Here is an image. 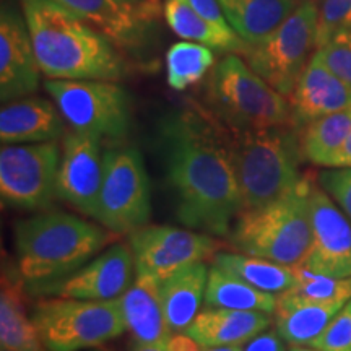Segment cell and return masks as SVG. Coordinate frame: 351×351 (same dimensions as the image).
Wrapping results in <instances>:
<instances>
[{"label": "cell", "mask_w": 351, "mask_h": 351, "mask_svg": "<svg viewBox=\"0 0 351 351\" xmlns=\"http://www.w3.org/2000/svg\"><path fill=\"white\" fill-rule=\"evenodd\" d=\"M75 12L117 49L150 47L163 15L161 0H57Z\"/></svg>", "instance_id": "4fadbf2b"}, {"label": "cell", "mask_w": 351, "mask_h": 351, "mask_svg": "<svg viewBox=\"0 0 351 351\" xmlns=\"http://www.w3.org/2000/svg\"><path fill=\"white\" fill-rule=\"evenodd\" d=\"M33 49L49 80L116 82L127 67L119 51L57 0H20Z\"/></svg>", "instance_id": "7a4b0ae2"}, {"label": "cell", "mask_w": 351, "mask_h": 351, "mask_svg": "<svg viewBox=\"0 0 351 351\" xmlns=\"http://www.w3.org/2000/svg\"><path fill=\"white\" fill-rule=\"evenodd\" d=\"M0 351H15V350H7V348H2Z\"/></svg>", "instance_id": "b9f144b4"}, {"label": "cell", "mask_w": 351, "mask_h": 351, "mask_svg": "<svg viewBox=\"0 0 351 351\" xmlns=\"http://www.w3.org/2000/svg\"><path fill=\"white\" fill-rule=\"evenodd\" d=\"M208 269L194 263L160 283V296L166 322L173 333H182L194 322L205 301Z\"/></svg>", "instance_id": "7402d4cb"}, {"label": "cell", "mask_w": 351, "mask_h": 351, "mask_svg": "<svg viewBox=\"0 0 351 351\" xmlns=\"http://www.w3.org/2000/svg\"><path fill=\"white\" fill-rule=\"evenodd\" d=\"M60 155L56 142L2 145L0 197L3 207L44 210L57 199Z\"/></svg>", "instance_id": "8fae6325"}, {"label": "cell", "mask_w": 351, "mask_h": 351, "mask_svg": "<svg viewBox=\"0 0 351 351\" xmlns=\"http://www.w3.org/2000/svg\"><path fill=\"white\" fill-rule=\"evenodd\" d=\"M96 221L116 234H132L147 226L152 215L150 182L137 148L114 147L103 153Z\"/></svg>", "instance_id": "30bf717a"}, {"label": "cell", "mask_w": 351, "mask_h": 351, "mask_svg": "<svg viewBox=\"0 0 351 351\" xmlns=\"http://www.w3.org/2000/svg\"><path fill=\"white\" fill-rule=\"evenodd\" d=\"M23 10L3 0L0 10V98L2 103L36 93L41 77Z\"/></svg>", "instance_id": "2e32d148"}, {"label": "cell", "mask_w": 351, "mask_h": 351, "mask_svg": "<svg viewBox=\"0 0 351 351\" xmlns=\"http://www.w3.org/2000/svg\"><path fill=\"white\" fill-rule=\"evenodd\" d=\"M289 104L291 125L302 129L315 119L351 108V86L314 54L289 96Z\"/></svg>", "instance_id": "ac0fdd59"}, {"label": "cell", "mask_w": 351, "mask_h": 351, "mask_svg": "<svg viewBox=\"0 0 351 351\" xmlns=\"http://www.w3.org/2000/svg\"><path fill=\"white\" fill-rule=\"evenodd\" d=\"M298 2H302V0H298Z\"/></svg>", "instance_id": "ee69618b"}, {"label": "cell", "mask_w": 351, "mask_h": 351, "mask_svg": "<svg viewBox=\"0 0 351 351\" xmlns=\"http://www.w3.org/2000/svg\"><path fill=\"white\" fill-rule=\"evenodd\" d=\"M130 351H171V350L168 348V345L166 343L147 345V343H137V341H134Z\"/></svg>", "instance_id": "f35d334b"}, {"label": "cell", "mask_w": 351, "mask_h": 351, "mask_svg": "<svg viewBox=\"0 0 351 351\" xmlns=\"http://www.w3.org/2000/svg\"><path fill=\"white\" fill-rule=\"evenodd\" d=\"M135 258L130 247L114 244L64 282L52 285L51 293L59 298L88 301L117 300L134 278Z\"/></svg>", "instance_id": "e0dca14e"}, {"label": "cell", "mask_w": 351, "mask_h": 351, "mask_svg": "<svg viewBox=\"0 0 351 351\" xmlns=\"http://www.w3.org/2000/svg\"><path fill=\"white\" fill-rule=\"evenodd\" d=\"M309 346L320 351H351V300Z\"/></svg>", "instance_id": "836d02e7"}, {"label": "cell", "mask_w": 351, "mask_h": 351, "mask_svg": "<svg viewBox=\"0 0 351 351\" xmlns=\"http://www.w3.org/2000/svg\"><path fill=\"white\" fill-rule=\"evenodd\" d=\"M106 230L64 212L38 213L15 225L19 278L39 283L72 275L108 243Z\"/></svg>", "instance_id": "3957f363"}, {"label": "cell", "mask_w": 351, "mask_h": 351, "mask_svg": "<svg viewBox=\"0 0 351 351\" xmlns=\"http://www.w3.org/2000/svg\"><path fill=\"white\" fill-rule=\"evenodd\" d=\"M163 15L171 32L186 41L204 44L215 51L243 52V54L249 47V44H245L234 29L218 28L197 15L181 0H165Z\"/></svg>", "instance_id": "484cf974"}, {"label": "cell", "mask_w": 351, "mask_h": 351, "mask_svg": "<svg viewBox=\"0 0 351 351\" xmlns=\"http://www.w3.org/2000/svg\"><path fill=\"white\" fill-rule=\"evenodd\" d=\"M278 296L261 291L245 283L238 276L228 274L213 265L208 270L207 288H205V307H221L234 311H258L275 314Z\"/></svg>", "instance_id": "83f0119b"}, {"label": "cell", "mask_w": 351, "mask_h": 351, "mask_svg": "<svg viewBox=\"0 0 351 351\" xmlns=\"http://www.w3.org/2000/svg\"><path fill=\"white\" fill-rule=\"evenodd\" d=\"M204 99L215 119L231 130L291 125V104L245 60L223 57L205 83Z\"/></svg>", "instance_id": "8992f818"}, {"label": "cell", "mask_w": 351, "mask_h": 351, "mask_svg": "<svg viewBox=\"0 0 351 351\" xmlns=\"http://www.w3.org/2000/svg\"><path fill=\"white\" fill-rule=\"evenodd\" d=\"M181 2L186 3L189 8H192L197 15H200L202 19H205L210 23L218 26V28H232V26L228 23L225 13H223L221 7H219L218 0H181Z\"/></svg>", "instance_id": "d590c367"}, {"label": "cell", "mask_w": 351, "mask_h": 351, "mask_svg": "<svg viewBox=\"0 0 351 351\" xmlns=\"http://www.w3.org/2000/svg\"><path fill=\"white\" fill-rule=\"evenodd\" d=\"M317 12L315 49L324 46L333 34L351 28V0H320Z\"/></svg>", "instance_id": "1f68e13d"}, {"label": "cell", "mask_w": 351, "mask_h": 351, "mask_svg": "<svg viewBox=\"0 0 351 351\" xmlns=\"http://www.w3.org/2000/svg\"><path fill=\"white\" fill-rule=\"evenodd\" d=\"M228 23L244 39L256 44L269 36L300 5L298 0H218Z\"/></svg>", "instance_id": "603a6c76"}, {"label": "cell", "mask_w": 351, "mask_h": 351, "mask_svg": "<svg viewBox=\"0 0 351 351\" xmlns=\"http://www.w3.org/2000/svg\"><path fill=\"white\" fill-rule=\"evenodd\" d=\"M313 243L302 269L335 278L351 276V219L319 181L309 194Z\"/></svg>", "instance_id": "5bb4252c"}, {"label": "cell", "mask_w": 351, "mask_h": 351, "mask_svg": "<svg viewBox=\"0 0 351 351\" xmlns=\"http://www.w3.org/2000/svg\"><path fill=\"white\" fill-rule=\"evenodd\" d=\"M213 265L238 276L261 291L276 296L295 287L298 282L295 267L271 262L269 258L247 256L243 252H217L213 257Z\"/></svg>", "instance_id": "4316f807"}, {"label": "cell", "mask_w": 351, "mask_h": 351, "mask_svg": "<svg viewBox=\"0 0 351 351\" xmlns=\"http://www.w3.org/2000/svg\"><path fill=\"white\" fill-rule=\"evenodd\" d=\"M328 168H351V132L346 137L345 143L341 145L339 153L333 156Z\"/></svg>", "instance_id": "74e56055"}, {"label": "cell", "mask_w": 351, "mask_h": 351, "mask_svg": "<svg viewBox=\"0 0 351 351\" xmlns=\"http://www.w3.org/2000/svg\"><path fill=\"white\" fill-rule=\"evenodd\" d=\"M125 330L134 341L147 345L166 343L173 335L166 322L160 283L150 276L135 275L134 283L117 298Z\"/></svg>", "instance_id": "ffe728a7"}, {"label": "cell", "mask_w": 351, "mask_h": 351, "mask_svg": "<svg viewBox=\"0 0 351 351\" xmlns=\"http://www.w3.org/2000/svg\"><path fill=\"white\" fill-rule=\"evenodd\" d=\"M91 351H101V350H91Z\"/></svg>", "instance_id": "7bdbcfd3"}, {"label": "cell", "mask_w": 351, "mask_h": 351, "mask_svg": "<svg viewBox=\"0 0 351 351\" xmlns=\"http://www.w3.org/2000/svg\"><path fill=\"white\" fill-rule=\"evenodd\" d=\"M101 142L95 135L77 130L65 135L57 176V199L91 218H96L103 186Z\"/></svg>", "instance_id": "9a60e30c"}, {"label": "cell", "mask_w": 351, "mask_h": 351, "mask_svg": "<svg viewBox=\"0 0 351 351\" xmlns=\"http://www.w3.org/2000/svg\"><path fill=\"white\" fill-rule=\"evenodd\" d=\"M288 351H320L317 348H314V346H304V345H291V348Z\"/></svg>", "instance_id": "60d3db41"}, {"label": "cell", "mask_w": 351, "mask_h": 351, "mask_svg": "<svg viewBox=\"0 0 351 351\" xmlns=\"http://www.w3.org/2000/svg\"><path fill=\"white\" fill-rule=\"evenodd\" d=\"M298 282L282 295L278 300L295 302H317V304H332V302H343L346 304L351 300V276L335 278L314 271L295 267Z\"/></svg>", "instance_id": "4dcf8cb0"}, {"label": "cell", "mask_w": 351, "mask_h": 351, "mask_svg": "<svg viewBox=\"0 0 351 351\" xmlns=\"http://www.w3.org/2000/svg\"><path fill=\"white\" fill-rule=\"evenodd\" d=\"M0 346L15 351H49L26 311L21 283L8 275L2 276L0 289Z\"/></svg>", "instance_id": "cb8c5ba5"}, {"label": "cell", "mask_w": 351, "mask_h": 351, "mask_svg": "<svg viewBox=\"0 0 351 351\" xmlns=\"http://www.w3.org/2000/svg\"><path fill=\"white\" fill-rule=\"evenodd\" d=\"M343 302L317 304V302H295L276 300V332L289 345L309 346L326 330L332 319L339 314Z\"/></svg>", "instance_id": "d4e9b609"}, {"label": "cell", "mask_w": 351, "mask_h": 351, "mask_svg": "<svg viewBox=\"0 0 351 351\" xmlns=\"http://www.w3.org/2000/svg\"><path fill=\"white\" fill-rule=\"evenodd\" d=\"M328 70L351 86V28L339 32L328 41L315 49Z\"/></svg>", "instance_id": "d6a6232c"}, {"label": "cell", "mask_w": 351, "mask_h": 351, "mask_svg": "<svg viewBox=\"0 0 351 351\" xmlns=\"http://www.w3.org/2000/svg\"><path fill=\"white\" fill-rule=\"evenodd\" d=\"M350 132L351 108L309 122L300 132L302 160L328 168L333 156L339 153Z\"/></svg>", "instance_id": "f1b7e54d"}, {"label": "cell", "mask_w": 351, "mask_h": 351, "mask_svg": "<svg viewBox=\"0 0 351 351\" xmlns=\"http://www.w3.org/2000/svg\"><path fill=\"white\" fill-rule=\"evenodd\" d=\"M137 275L165 282L186 267L215 257L218 244L207 232L173 226H143L130 234Z\"/></svg>", "instance_id": "7c38bea8"}, {"label": "cell", "mask_w": 351, "mask_h": 351, "mask_svg": "<svg viewBox=\"0 0 351 351\" xmlns=\"http://www.w3.org/2000/svg\"><path fill=\"white\" fill-rule=\"evenodd\" d=\"M202 351H244V346H212Z\"/></svg>", "instance_id": "ab89813d"}, {"label": "cell", "mask_w": 351, "mask_h": 351, "mask_svg": "<svg viewBox=\"0 0 351 351\" xmlns=\"http://www.w3.org/2000/svg\"><path fill=\"white\" fill-rule=\"evenodd\" d=\"M314 182L313 174L302 176L288 194L263 207L241 212L230 232L236 251L301 267L313 243L309 194Z\"/></svg>", "instance_id": "5b68a950"}, {"label": "cell", "mask_w": 351, "mask_h": 351, "mask_svg": "<svg viewBox=\"0 0 351 351\" xmlns=\"http://www.w3.org/2000/svg\"><path fill=\"white\" fill-rule=\"evenodd\" d=\"M44 88L73 130L117 142L132 124L130 98L106 80H47Z\"/></svg>", "instance_id": "ba28073f"}, {"label": "cell", "mask_w": 351, "mask_h": 351, "mask_svg": "<svg viewBox=\"0 0 351 351\" xmlns=\"http://www.w3.org/2000/svg\"><path fill=\"white\" fill-rule=\"evenodd\" d=\"M158 137L179 221L210 236H230L241 197L228 127L212 114L181 109L161 119Z\"/></svg>", "instance_id": "6da1fadb"}, {"label": "cell", "mask_w": 351, "mask_h": 351, "mask_svg": "<svg viewBox=\"0 0 351 351\" xmlns=\"http://www.w3.org/2000/svg\"><path fill=\"white\" fill-rule=\"evenodd\" d=\"M43 345L49 351H82L117 339L125 330L117 300L59 298L38 302L33 311Z\"/></svg>", "instance_id": "52a82bcc"}, {"label": "cell", "mask_w": 351, "mask_h": 351, "mask_svg": "<svg viewBox=\"0 0 351 351\" xmlns=\"http://www.w3.org/2000/svg\"><path fill=\"white\" fill-rule=\"evenodd\" d=\"M317 13L313 0H302L269 36L249 44L244 52L249 67L287 98L295 91L307 57L315 49Z\"/></svg>", "instance_id": "9c48e42d"}, {"label": "cell", "mask_w": 351, "mask_h": 351, "mask_svg": "<svg viewBox=\"0 0 351 351\" xmlns=\"http://www.w3.org/2000/svg\"><path fill=\"white\" fill-rule=\"evenodd\" d=\"M65 132V119L56 103L36 96L3 103L0 111L2 145L57 142Z\"/></svg>", "instance_id": "d6986e66"}, {"label": "cell", "mask_w": 351, "mask_h": 351, "mask_svg": "<svg viewBox=\"0 0 351 351\" xmlns=\"http://www.w3.org/2000/svg\"><path fill=\"white\" fill-rule=\"evenodd\" d=\"M228 130L241 212L275 202L300 184L302 155L300 134L295 127Z\"/></svg>", "instance_id": "277c9868"}, {"label": "cell", "mask_w": 351, "mask_h": 351, "mask_svg": "<svg viewBox=\"0 0 351 351\" xmlns=\"http://www.w3.org/2000/svg\"><path fill=\"white\" fill-rule=\"evenodd\" d=\"M166 82L176 91L199 83L215 67L213 49L204 44L181 41L166 52Z\"/></svg>", "instance_id": "f546056e"}, {"label": "cell", "mask_w": 351, "mask_h": 351, "mask_svg": "<svg viewBox=\"0 0 351 351\" xmlns=\"http://www.w3.org/2000/svg\"><path fill=\"white\" fill-rule=\"evenodd\" d=\"M270 324L271 317L267 313L205 307L184 333L204 348L244 346L258 333L267 330Z\"/></svg>", "instance_id": "44dd1931"}, {"label": "cell", "mask_w": 351, "mask_h": 351, "mask_svg": "<svg viewBox=\"0 0 351 351\" xmlns=\"http://www.w3.org/2000/svg\"><path fill=\"white\" fill-rule=\"evenodd\" d=\"M317 181L351 219V168L326 169L317 176Z\"/></svg>", "instance_id": "e575fe53"}, {"label": "cell", "mask_w": 351, "mask_h": 351, "mask_svg": "<svg viewBox=\"0 0 351 351\" xmlns=\"http://www.w3.org/2000/svg\"><path fill=\"white\" fill-rule=\"evenodd\" d=\"M244 351H288L285 346V340L276 330H263L247 341Z\"/></svg>", "instance_id": "8d00e7d4"}]
</instances>
